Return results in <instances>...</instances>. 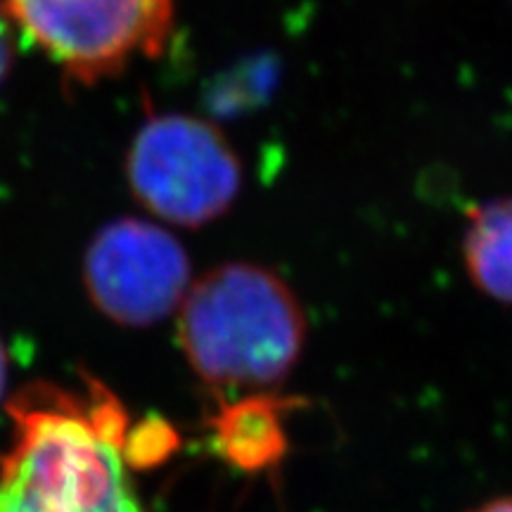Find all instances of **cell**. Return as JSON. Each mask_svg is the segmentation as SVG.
<instances>
[{"label":"cell","mask_w":512,"mask_h":512,"mask_svg":"<svg viewBox=\"0 0 512 512\" xmlns=\"http://www.w3.org/2000/svg\"><path fill=\"white\" fill-rule=\"evenodd\" d=\"M0 512H145L126 475L128 415L100 382H36L10 403Z\"/></svg>","instance_id":"6da1fadb"},{"label":"cell","mask_w":512,"mask_h":512,"mask_svg":"<svg viewBox=\"0 0 512 512\" xmlns=\"http://www.w3.org/2000/svg\"><path fill=\"white\" fill-rule=\"evenodd\" d=\"M178 342L209 387H278L302 358L306 316L292 287L259 264H221L190 285Z\"/></svg>","instance_id":"7a4b0ae2"},{"label":"cell","mask_w":512,"mask_h":512,"mask_svg":"<svg viewBox=\"0 0 512 512\" xmlns=\"http://www.w3.org/2000/svg\"><path fill=\"white\" fill-rule=\"evenodd\" d=\"M126 178L140 207L181 228L221 219L242 190V162L207 119L152 114L126 155Z\"/></svg>","instance_id":"3957f363"},{"label":"cell","mask_w":512,"mask_h":512,"mask_svg":"<svg viewBox=\"0 0 512 512\" xmlns=\"http://www.w3.org/2000/svg\"><path fill=\"white\" fill-rule=\"evenodd\" d=\"M12 24L76 86L124 72L136 57L164 53L174 0H3Z\"/></svg>","instance_id":"277c9868"},{"label":"cell","mask_w":512,"mask_h":512,"mask_svg":"<svg viewBox=\"0 0 512 512\" xmlns=\"http://www.w3.org/2000/svg\"><path fill=\"white\" fill-rule=\"evenodd\" d=\"M83 283L107 318L128 328L162 323L190 290V256L178 238L143 219L110 221L83 256Z\"/></svg>","instance_id":"5b68a950"},{"label":"cell","mask_w":512,"mask_h":512,"mask_svg":"<svg viewBox=\"0 0 512 512\" xmlns=\"http://www.w3.org/2000/svg\"><path fill=\"white\" fill-rule=\"evenodd\" d=\"M283 411L285 403L271 396H249L226 403L211 420L214 448L240 470H268L287 451Z\"/></svg>","instance_id":"8992f818"},{"label":"cell","mask_w":512,"mask_h":512,"mask_svg":"<svg viewBox=\"0 0 512 512\" xmlns=\"http://www.w3.org/2000/svg\"><path fill=\"white\" fill-rule=\"evenodd\" d=\"M463 261L477 290L512 306V197H498L467 211Z\"/></svg>","instance_id":"52a82bcc"},{"label":"cell","mask_w":512,"mask_h":512,"mask_svg":"<svg viewBox=\"0 0 512 512\" xmlns=\"http://www.w3.org/2000/svg\"><path fill=\"white\" fill-rule=\"evenodd\" d=\"M12 62H15V24L0 0V86L8 81Z\"/></svg>","instance_id":"ba28073f"},{"label":"cell","mask_w":512,"mask_h":512,"mask_svg":"<svg viewBox=\"0 0 512 512\" xmlns=\"http://www.w3.org/2000/svg\"><path fill=\"white\" fill-rule=\"evenodd\" d=\"M472 512H512V496H503V498H494V501H486L484 505H479L477 510Z\"/></svg>","instance_id":"9c48e42d"},{"label":"cell","mask_w":512,"mask_h":512,"mask_svg":"<svg viewBox=\"0 0 512 512\" xmlns=\"http://www.w3.org/2000/svg\"><path fill=\"white\" fill-rule=\"evenodd\" d=\"M5 384H8V356H5L3 342H0V399H3Z\"/></svg>","instance_id":"30bf717a"}]
</instances>
